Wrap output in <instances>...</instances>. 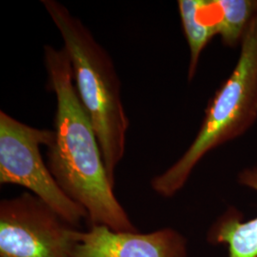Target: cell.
Here are the masks:
<instances>
[{
  "label": "cell",
  "instance_id": "cell-2",
  "mask_svg": "<svg viewBox=\"0 0 257 257\" xmlns=\"http://www.w3.org/2000/svg\"><path fill=\"white\" fill-rule=\"evenodd\" d=\"M42 4L63 39L78 96L92 121L110 182L124 157L128 118L121 99L119 77L107 51L82 21L55 0Z\"/></svg>",
  "mask_w": 257,
  "mask_h": 257
},
{
  "label": "cell",
  "instance_id": "cell-4",
  "mask_svg": "<svg viewBox=\"0 0 257 257\" xmlns=\"http://www.w3.org/2000/svg\"><path fill=\"white\" fill-rule=\"evenodd\" d=\"M55 131L26 125L0 111V183L24 187L64 220L79 228L87 211L62 191L40 154L50 147Z\"/></svg>",
  "mask_w": 257,
  "mask_h": 257
},
{
  "label": "cell",
  "instance_id": "cell-3",
  "mask_svg": "<svg viewBox=\"0 0 257 257\" xmlns=\"http://www.w3.org/2000/svg\"><path fill=\"white\" fill-rule=\"evenodd\" d=\"M238 60L216 90L190 147L175 164L151 181L163 197L183 189L194 168L214 149L243 136L257 120V14L240 43Z\"/></svg>",
  "mask_w": 257,
  "mask_h": 257
},
{
  "label": "cell",
  "instance_id": "cell-8",
  "mask_svg": "<svg viewBox=\"0 0 257 257\" xmlns=\"http://www.w3.org/2000/svg\"><path fill=\"white\" fill-rule=\"evenodd\" d=\"M178 10L184 34L190 49L188 80L191 82L197 72L203 51L217 34L204 19L199 9L198 0H179Z\"/></svg>",
  "mask_w": 257,
  "mask_h": 257
},
{
  "label": "cell",
  "instance_id": "cell-1",
  "mask_svg": "<svg viewBox=\"0 0 257 257\" xmlns=\"http://www.w3.org/2000/svg\"><path fill=\"white\" fill-rule=\"evenodd\" d=\"M48 87L55 93V138L48 148V163L56 182L87 211L90 226L115 231H138L113 193L92 121L74 83L71 60L64 48H44Z\"/></svg>",
  "mask_w": 257,
  "mask_h": 257
},
{
  "label": "cell",
  "instance_id": "cell-6",
  "mask_svg": "<svg viewBox=\"0 0 257 257\" xmlns=\"http://www.w3.org/2000/svg\"><path fill=\"white\" fill-rule=\"evenodd\" d=\"M73 257H190L188 240L173 228L146 233L92 225L80 232Z\"/></svg>",
  "mask_w": 257,
  "mask_h": 257
},
{
  "label": "cell",
  "instance_id": "cell-5",
  "mask_svg": "<svg viewBox=\"0 0 257 257\" xmlns=\"http://www.w3.org/2000/svg\"><path fill=\"white\" fill-rule=\"evenodd\" d=\"M80 232L32 193L0 202V257H73Z\"/></svg>",
  "mask_w": 257,
  "mask_h": 257
},
{
  "label": "cell",
  "instance_id": "cell-7",
  "mask_svg": "<svg viewBox=\"0 0 257 257\" xmlns=\"http://www.w3.org/2000/svg\"><path fill=\"white\" fill-rule=\"evenodd\" d=\"M240 185L257 192V164L238 174ZM211 245H226L229 257H257V216L244 220L235 208H229L212 223L207 233Z\"/></svg>",
  "mask_w": 257,
  "mask_h": 257
},
{
  "label": "cell",
  "instance_id": "cell-9",
  "mask_svg": "<svg viewBox=\"0 0 257 257\" xmlns=\"http://www.w3.org/2000/svg\"><path fill=\"white\" fill-rule=\"evenodd\" d=\"M221 20L219 36L224 45L236 47L241 43L251 19L257 14V0H218Z\"/></svg>",
  "mask_w": 257,
  "mask_h": 257
}]
</instances>
